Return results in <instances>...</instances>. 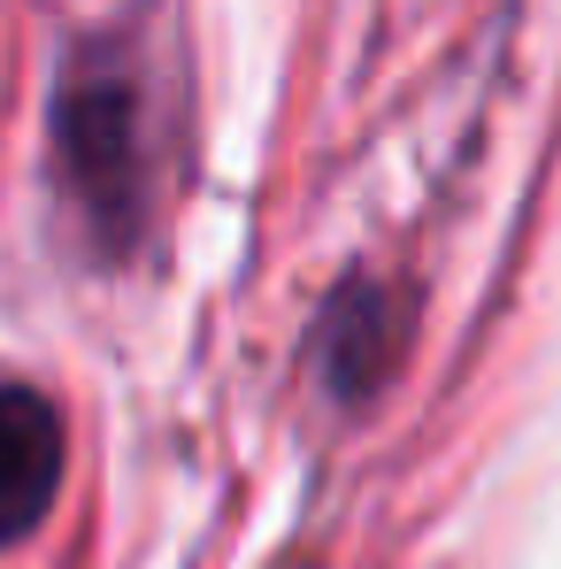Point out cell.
Masks as SVG:
<instances>
[{
  "instance_id": "1",
  "label": "cell",
  "mask_w": 561,
  "mask_h": 569,
  "mask_svg": "<svg viewBox=\"0 0 561 569\" xmlns=\"http://www.w3.org/2000/svg\"><path fill=\"white\" fill-rule=\"evenodd\" d=\"M54 139L70 162V186L93 208H123L131 200V154H139V116H131V86L123 78H70L62 108H54Z\"/></svg>"
},
{
  "instance_id": "2",
  "label": "cell",
  "mask_w": 561,
  "mask_h": 569,
  "mask_svg": "<svg viewBox=\"0 0 561 569\" xmlns=\"http://www.w3.org/2000/svg\"><path fill=\"white\" fill-rule=\"evenodd\" d=\"M62 485V416L47 392L0 378V547L23 539Z\"/></svg>"
}]
</instances>
